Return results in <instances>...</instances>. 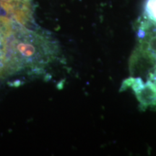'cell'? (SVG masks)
Listing matches in <instances>:
<instances>
[{
    "mask_svg": "<svg viewBox=\"0 0 156 156\" xmlns=\"http://www.w3.org/2000/svg\"><path fill=\"white\" fill-rule=\"evenodd\" d=\"M16 23L0 17V80L8 77L7 53L9 38Z\"/></svg>",
    "mask_w": 156,
    "mask_h": 156,
    "instance_id": "obj_2",
    "label": "cell"
},
{
    "mask_svg": "<svg viewBox=\"0 0 156 156\" xmlns=\"http://www.w3.org/2000/svg\"><path fill=\"white\" fill-rule=\"evenodd\" d=\"M58 54L57 44L51 37L16 23L7 47L8 77L20 73H44L56 61Z\"/></svg>",
    "mask_w": 156,
    "mask_h": 156,
    "instance_id": "obj_1",
    "label": "cell"
}]
</instances>
